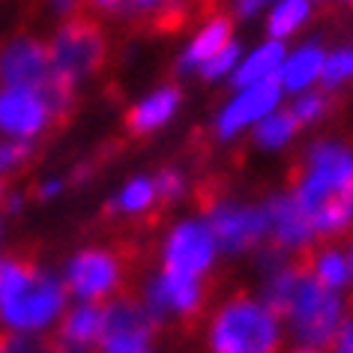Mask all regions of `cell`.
<instances>
[{
  "label": "cell",
  "mask_w": 353,
  "mask_h": 353,
  "mask_svg": "<svg viewBox=\"0 0 353 353\" xmlns=\"http://www.w3.org/2000/svg\"><path fill=\"white\" fill-rule=\"evenodd\" d=\"M290 195L317 236H339L353 225V150L314 141L288 174Z\"/></svg>",
  "instance_id": "1"
},
{
  "label": "cell",
  "mask_w": 353,
  "mask_h": 353,
  "mask_svg": "<svg viewBox=\"0 0 353 353\" xmlns=\"http://www.w3.org/2000/svg\"><path fill=\"white\" fill-rule=\"evenodd\" d=\"M281 344L279 314L249 294L228 296L210 317L207 350L210 353H276Z\"/></svg>",
  "instance_id": "2"
},
{
  "label": "cell",
  "mask_w": 353,
  "mask_h": 353,
  "mask_svg": "<svg viewBox=\"0 0 353 353\" xmlns=\"http://www.w3.org/2000/svg\"><path fill=\"white\" fill-rule=\"evenodd\" d=\"M141 249L135 240H123L114 249L90 245V249L72 254L66 263V290L84 303H105L111 296L132 294V276Z\"/></svg>",
  "instance_id": "3"
},
{
  "label": "cell",
  "mask_w": 353,
  "mask_h": 353,
  "mask_svg": "<svg viewBox=\"0 0 353 353\" xmlns=\"http://www.w3.org/2000/svg\"><path fill=\"white\" fill-rule=\"evenodd\" d=\"M48 51L54 60V69L66 75L69 81L99 75L111 63V37L102 15L90 10H78L69 19L60 21L54 37L48 39Z\"/></svg>",
  "instance_id": "4"
},
{
  "label": "cell",
  "mask_w": 353,
  "mask_h": 353,
  "mask_svg": "<svg viewBox=\"0 0 353 353\" xmlns=\"http://www.w3.org/2000/svg\"><path fill=\"white\" fill-rule=\"evenodd\" d=\"M0 87H30L42 96H51L78 84L54 69L46 39L15 30L0 39Z\"/></svg>",
  "instance_id": "5"
},
{
  "label": "cell",
  "mask_w": 353,
  "mask_h": 353,
  "mask_svg": "<svg viewBox=\"0 0 353 353\" xmlns=\"http://www.w3.org/2000/svg\"><path fill=\"white\" fill-rule=\"evenodd\" d=\"M285 317L290 321L294 335L308 347H330L344 321V299L339 296V290H330L312 276H305L299 281Z\"/></svg>",
  "instance_id": "6"
},
{
  "label": "cell",
  "mask_w": 353,
  "mask_h": 353,
  "mask_svg": "<svg viewBox=\"0 0 353 353\" xmlns=\"http://www.w3.org/2000/svg\"><path fill=\"white\" fill-rule=\"evenodd\" d=\"M66 294V285H60L51 272L37 270V276L0 303V321L19 332H39L63 314Z\"/></svg>",
  "instance_id": "7"
},
{
  "label": "cell",
  "mask_w": 353,
  "mask_h": 353,
  "mask_svg": "<svg viewBox=\"0 0 353 353\" xmlns=\"http://www.w3.org/2000/svg\"><path fill=\"white\" fill-rule=\"evenodd\" d=\"M159 332V321L150 312L141 296L120 294L111 296L102 305V335H99V350L102 353H144L150 341Z\"/></svg>",
  "instance_id": "8"
},
{
  "label": "cell",
  "mask_w": 353,
  "mask_h": 353,
  "mask_svg": "<svg viewBox=\"0 0 353 353\" xmlns=\"http://www.w3.org/2000/svg\"><path fill=\"white\" fill-rule=\"evenodd\" d=\"M207 299H210V288L204 276L162 270V276L147 288V305L156 314L159 326L165 321H176L186 335L198 330L201 317L207 312Z\"/></svg>",
  "instance_id": "9"
},
{
  "label": "cell",
  "mask_w": 353,
  "mask_h": 353,
  "mask_svg": "<svg viewBox=\"0 0 353 353\" xmlns=\"http://www.w3.org/2000/svg\"><path fill=\"white\" fill-rule=\"evenodd\" d=\"M201 216L213 231L219 249L228 254H243L267 240V216L261 207H245L222 195L201 210Z\"/></svg>",
  "instance_id": "10"
},
{
  "label": "cell",
  "mask_w": 353,
  "mask_h": 353,
  "mask_svg": "<svg viewBox=\"0 0 353 353\" xmlns=\"http://www.w3.org/2000/svg\"><path fill=\"white\" fill-rule=\"evenodd\" d=\"M219 243L207 222H180L168 234L162 249V270L186 272V276H204L213 267Z\"/></svg>",
  "instance_id": "11"
},
{
  "label": "cell",
  "mask_w": 353,
  "mask_h": 353,
  "mask_svg": "<svg viewBox=\"0 0 353 353\" xmlns=\"http://www.w3.org/2000/svg\"><path fill=\"white\" fill-rule=\"evenodd\" d=\"M0 132L10 138H37L54 132L46 96L30 87H0Z\"/></svg>",
  "instance_id": "12"
},
{
  "label": "cell",
  "mask_w": 353,
  "mask_h": 353,
  "mask_svg": "<svg viewBox=\"0 0 353 353\" xmlns=\"http://www.w3.org/2000/svg\"><path fill=\"white\" fill-rule=\"evenodd\" d=\"M267 216V240L276 254H299L308 252L317 240V234L312 231L308 219L303 216V210L296 207L294 195H272L267 198V204L261 207Z\"/></svg>",
  "instance_id": "13"
},
{
  "label": "cell",
  "mask_w": 353,
  "mask_h": 353,
  "mask_svg": "<svg viewBox=\"0 0 353 353\" xmlns=\"http://www.w3.org/2000/svg\"><path fill=\"white\" fill-rule=\"evenodd\" d=\"M240 96L228 105L222 111V117L216 123V135L219 138H231L236 135L240 129L252 126V123H258L261 117H267V114L276 108L279 99H281V81H279V72L270 75V78H261V81H254L249 87H240Z\"/></svg>",
  "instance_id": "14"
},
{
  "label": "cell",
  "mask_w": 353,
  "mask_h": 353,
  "mask_svg": "<svg viewBox=\"0 0 353 353\" xmlns=\"http://www.w3.org/2000/svg\"><path fill=\"white\" fill-rule=\"evenodd\" d=\"M180 99H183L180 87H174V84L159 87V90H153L147 99H141L138 105H132V108L126 111V117H123V129H126L132 138L153 135L156 129H162L165 123L176 114Z\"/></svg>",
  "instance_id": "15"
},
{
  "label": "cell",
  "mask_w": 353,
  "mask_h": 353,
  "mask_svg": "<svg viewBox=\"0 0 353 353\" xmlns=\"http://www.w3.org/2000/svg\"><path fill=\"white\" fill-rule=\"evenodd\" d=\"M228 42H234V15L231 12H216L213 19L204 21L198 37L192 39L186 54L180 57V69H198L204 60H210L216 51H222Z\"/></svg>",
  "instance_id": "16"
},
{
  "label": "cell",
  "mask_w": 353,
  "mask_h": 353,
  "mask_svg": "<svg viewBox=\"0 0 353 353\" xmlns=\"http://www.w3.org/2000/svg\"><path fill=\"white\" fill-rule=\"evenodd\" d=\"M57 339L72 341L78 347H99L102 335V303H81L78 308L63 314V321L54 330Z\"/></svg>",
  "instance_id": "17"
},
{
  "label": "cell",
  "mask_w": 353,
  "mask_h": 353,
  "mask_svg": "<svg viewBox=\"0 0 353 353\" xmlns=\"http://www.w3.org/2000/svg\"><path fill=\"white\" fill-rule=\"evenodd\" d=\"M323 48L321 46H305L299 48L294 57H288L279 69V81H281V90H290V93H299L305 87H312L317 78L323 72Z\"/></svg>",
  "instance_id": "18"
},
{
  "label": "cell",
  "mask_w": 353,
  "mask_h": 353,
  "mask_svg": "<svg viewBox=\"0 0 353 353\" xmlns=\"http://www.w3.org/2000/svg\"><path fill=\"white\" fill-rule=\"evenodd\" d=\"M308 276L330 290H341L350 279L347 258L339 249H332V245H323V249L312 245V252H308Z\"/></svg>",
  "instance_id": "19"
},
{
  "label": "cell",
  "mask_w": 353,
  "mask_h": 353,
  "mask_svg": "<svg viewBox=\"0 0 353 353\" xmlns=\"http://www.w3.org/2000/svg\"><path fill=\"white\" fill-rule=\"evenodd\" d=\"M281 63H285V46H281L279 39L263 42V46L234 72V87H249L254 81H261V78L276 75L281 69Z\"/></svg>",
  "instance_id": "20"
},
{
  "label": "cell",
  "mask_w": 353,
  "mask_h": 353,
  "mask_svg": "<svg viewBox=\"0 0 353 353\" xmlns=\"http://www.w3.org/2000/svg\"><path fill=\"white\" fill-rule=\"evenodd\" d=\"M296 129H299V123H296L294 114H290V108L276 111V114L270 111L267 117H261L258 129H254V144L263 147V150H279L296 135Z\"/></svg>",
  "instance_id": "21"
},
{
  "label": "cell",
  "mask_w": 353,
  "mask_h": 353,
  "mask_svg": "<svg viewBox=\"0 0 353 353\" xmlns=\"http://www.w3.org/2000/svg\"><path fill=\"white\" fill-rule=\"evenodd\" d=\"M312 15V3L308 0H281L276 10L270 12V21H267V30L272 39H285L290 37L294 30L303 28V21Z\"/></svg>",
  "instance_id": "22"
},
{
  "label": "cell",
  "mask_w": 353,
  "mask_h": 353,
  "mask_svg": "<svg viewBox=\"0 0 353 353\" xmlns=\"http://www.w3.org/2000/svg\"><path fill=\"white\" fill-rule=\"evenodd\" d=\"M153 204H156V183L147 180V176H135V180H129L123 186L120 198H114L111 207L126 216H144Z\"/></svg>",
  "instance_id": "23"
},
{
  "label": "cell",
  "mask_w": 353,
  "mask_h": 353,
  "mask_svg": "<svg viewBox=\"0 0 353 353\" xmlns=\"http://www.w3.org/2000/svg\"><path fill=\"white\" fill-rule=\"evenodd\" d=\"M37 270H39L37 263L30 258H24V254H6V258H0V303L12 290H19L24 281H30L37 276Z\"/></svg>",
  "instance_id": "24"
},
{
  "label": "cell",
  "mask_w": 353,
  "mask_h": 353,
  "mask_svg": "<svg viewBox=\"0 0 353 353\" xmlns=\"http://www.w3.org/2000/svg\"><path fill=\"white\" fill-rule=\"evenodd\" d=\"M332 111V93L330 90H317V93H303L299 99L290 105V114L296 117L299 126H305V123H314L326 117V114Z\"/></svg>",
  "instance_id": "25"
},
{
  "label": "cell",
  "mask_w": 353,
  "mask_h": 353,
  "mask_svg": "<svg viewBox=\"0 0 353 353\" xmlns=\"http://www.w3.org/2000/svg\"><path fill=\"white\" fill-rule=\"evenodd\" d=\"M321 81L326 90H335V87L353 81V48H341L323 60Z\"/></svg>",
  "instance_id": "26"
},
{
  "label": "cell",
  "mask_w": 353,
  "mask_h": 353,
  "mask_svg": "<svg viewBox=\"0 0 353 353\" xmlns=\"http://www.w3.org/2000/svg\"><path fill=\"white\" fill-rule=\"evenodd\" d=\"M30 156H33V141H28V138L0 141V176L24 168L30 162Z\"/></svg>",
  "instance_id": "27"
},
{
  "label": "cell",
  "mask_w": 353,
  "mask_h": 353,
  "mask_svg": "<svg viewBox=\"0 0 353 353\" xmlns=\"http://www.w3.org/2000/svg\"><path fill=\"white\" fill-rule=\"evenodd\" d=\"M236 60H240V46H236V42H228L222 51H216L213 57L204 60V63L198 66V72H201L204 81H216V78L231 72V69L236 66Z\"/></svg>",
  "instance_id": "28"
},
{
  "label": "cell",
  "mask_w": 353,
  "mask_h": 353,
  "mask_svg": "<svg viewBox=\"0 0 353 353\" xmlns=\"http://www.w3.org/2000/svg\"><path fill=\"white\" fill-rule=\"evenodd\" d=\"M153 183H156V201L165 207L186 195V176L176 171V168H162Z\"/></svg>",
  "instance_id": "29"
},
{
  "label": "cell",
  "mask_w": 353,
  "mask_h": 353,
  "mask_svg": "<svg viewBox=\"0 0 353 353\" xmlns=\"http://www.w3.org/2000/svg\"><path fill=\"white\" fill-rule=\"evenodd\" d=\"M0 353H48L46 339H37L33 332L0 330Z\"/></svg>",
  "instance_id": "30"
},
{
  "label": "cell",
  "mask_w": 353,
  "mask_h": 353,
  "mask_svg": "<svg viewBox=\"0 0 353 353\" xmlns=\"http://www.w3.org/2000/svg\"><path fill=\"white\" fill-rule=\"evenodd\" d=\"M84 10H90L102 19H123L129 15V0H84Z\"/></svg>",
  "instance_id": "31"
},
{
  "label": "cell",
  "mask_w": 353,
  "mask_h": 353,
  "mask_svg": "<svg viewBox=\"0 0 353 353\" xmlns=\"http://www.w3.org/2000/svg\"><path fill=\"white\" fill-rule=\"evenodd\" d=\"M330 347H332V353H353V314L341 321V326H339V332H335Z\"/></svg>",
  "instance_id": "32"
},
{
  "label": "cell",
  "mask_w": 353,
  "mask_h": 353,
  "mask_svg": "<svg viewBox=\"0 0 353 353\" xmlns=\"http://www.w3.org/2000/svg\"><path fill=\"white\" fill-rule=\"evenodd\" d=\"M162 3V0H129V15H126V24H132L141 15H147L150 10H156V6Z\"/></svg>",
  "instance_id": "33"
},
{
  "label": "cell",
  "mask_w": 353,
  "mask_h": 353,
  "mask_svg": "<svg viewBox=\"0 0 353 353\" xmlns=\"http://www.w3.org/2000/svg\"><path fill=\"white\" fill-rule=\"evenodd\" d=\"M261 3L263 0H234V12L231 15H236V19H252V15L261 10Z\"/></svg>",
  "instance_id": "34"
},
{
  "label": "cell",
  "mask_w": 353,
  "mask_h": 353,
  "mask_svg": "<svg viewBox=\"0 0 353 353\" xmlns=\"http://www.w3.org/2000/svg\"><path fill=\"white\" fill-rule=\"evenodd\" d=\"M294 353H321V347H308V344H305V347H296Z\"/></svg>",
  "instance_id": "35"
},
{
  "label": "cell",
  "mask_w": 353,
  "mask_h": 353,
  "mask_svg": "<svg viewBox=\"0 0 353 353\" xmlns=\"http://www.w3.org/2000/svg\"><path fill=\"white\" fill-rule=\"evenodd\" d=\"M347 267H350V272H353V245H350V261H347Z\"/></svg>",
  "instance_id": "36"
},
{
  "label": "cell",
  "mask_w": 353,
  "mask_h": 353,
  "mask_svg": "<svg viewBox=\"0 0 353 353\" xmlns=\"http://www.w3.org/2000/svg\"><path fill=\"white\" fill-rule=\"evenodd\" d=\"M0 201H3V180H0Z\"/></svg>",
  "instance_id": "37"
},
{
  "label": "cell",
  "mask_w": 353,
  "mask_h": 353,
  "mask_svg": "<svg viewBox=\"0 0 353 353\" xmlns=\"http://www.w3.org/2000/svg\"><path fill=\"white\" fill-rule=\"evenodd\" d=\"M341 3H347V6H353V0H341Z\"/></svg>",
  "instance_id": "38"
},
{
  "label": "cell",
  "mask_w": 353,
  "mask_h": 353,
  "mask_svg": "<svg viewBox=\"0 0 353 353\" xmlns=\"http://www.w3.org/2000/svg\"><path fill=\"white\" fill-rule=\"evenodd\" d=\"M144 353H150V350H144Z\"/></svg>",
  "instance_id": "39"
}]
</instances>
